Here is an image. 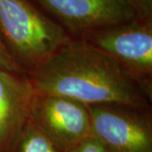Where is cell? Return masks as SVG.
I'll return each instance as SVG.
<instances>
[{"label":"cell","mask_w":152,"mask_h":152,"mask_svg":"<svg viewBox=\"0 0 152 152\" xmlns=\"http://www.w3.org/2000/svg\"><path fill=\"white\" fill-rule=\"evenodd\" d=\"M0 36L12 58L29 74L73 40L31 0H0Z\"/></svg>","instance_id":"7a4b0ae2"},{"label":"cell","mask_w":152,"mask_h":152,"mask_svg":"<svg viewBox=\"0 0 152 152\" xmlns=\"http://www.w3.org/2000/svg\"><path fill=\"white\" fill-rule=\"evenodd\" d=\"M37 91L30 77L0 69V152H10L26 124Z\"/></svg>","instance_id":"52a82bcc"},{"label":"cell","mask_w":152,"mask_h":152,"mask_svg":"<svg viewBox=\"0 0 152 152\" xmlns=\"http://www.w3.org/2000/svg\"><path fill=\"white\" fill-rule=\"evenodd\" d=\"M29 77L37 93L63 96L87 106L145 111L151 102V80L134 75L81 39H73Z\"/></svg>","instance_id":"6da1fadb"},{"label":"cell","mask_w":152,"mask_h":152,"mask_svg":"<svg viewBox=\"0 0 152 152\" xmlns=\"http://www.w3.org/2000/svg\"><path fill=\"white\" fill-rule=\"evenodd\" d=\"M88 107L91 136L109 152H152L151 120L145 111L115 105Z\"/></svg>","instance_id":"277c9868"},{"label":"cell","mask_w":152,"mask_h":152,"mask_svg":"<svg viewBox=\"0 0 152 152\" xmlns=\"http://www.w3.org/2000/svg\"><path fill=\"white\" fill-rule=\"evenodd\" d=\"M29 120L66 152L91 135L88 106L63 96L37 93Z\"/></svg>","instance_id":"8992f818"},{"label":"cell","mask_w":152,"mask_h":152,"mask_svg":"<svg viewBox=\"0 0 152 152\" xmlns=\"http://www.w3.org/2000/svg\"><path fill=\"white\" fill-rule=\"evenodd\" d=\"M0 69L15 74L24 75L26 72L12 58L0 36Z\"/></svg>","instance_id":"9c48e42d"},{"label":"cell","mask_w":152,"mask_h":152,"mask_svg":"<svg viewBox=\"0 0 152 152\" xmlns=\"http://www.w3.org/2000/svg\"><path fill=\"white\" fill-rule=\"evenodd\" d=\"M135 2L138 10L140 14H152V0H134Z\"/></svg>","instance_id":"8fae6325"},{"label":"cell","mask_w":152,"mask_h":152,"mask_svg":"<svg viewBox=\"0 0 152 152\" xmlns=\"http://www.w3.org/2000/svg\"><path fill=\"white\" fill-rule=\"evenodd\" d=\"M67 32L83 33L129 21L139 15L134 0H31Z\"/></svg>","instance_id":"5b68a950"},{"label":"cell","mask_w":152,"mask_h":152,"mask_svg":"<svg viewBox=\"0 0 152 152\" xmlns=\"http://www.w3.org/2000/svg\"><path fill=\"white\" fill-rule=\"evenodd\" d=\"M80 39L108 55L134 75L151 80L152 75V18L138 15L83 33Z\"/></svg>","instance_id":"3957f363"},{"label":"cell","mask_w":152,"mask_h":152,"mask_svg":"<svg viewBox=\"0 0 152 152\" xmlns=\"http://www.w3.org/2000/svg\"><path fill=\"white\" fill-rule=\"evenodd\" d=\"M67 152H109L93 136H89Z\"/></svg>","instance_id":"30bf717a"},{"label":"cell","mask_w":152,"mask_h":152,"mask_svg":"<svg viewBox=\"0 0 152 152\" xmlns=\"http://www.w3.org/2000/svg\"><path fill=\"white\" fill-rule=\"evenodd\" d=\"M10 152H66L30 120L22 129Z\"/></svg>","instance_id":"ba28073f"}]
</instances>
